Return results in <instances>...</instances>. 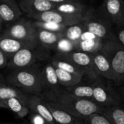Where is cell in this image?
Here are the masks:
<instances>
[{
	"label": "cell",
	"mask_w": 124,
	"mask_h": 124,
	"mask_svg": "<svg viewBox=\"0 0 124 124\" xmlns=\"http://www.w3.org/2000/svg\"><path fill=\"white\" fill-rule=\"evenodd\" d=\"M41 97L83 120L93 114L102 113L105 109L90 99L79 98L68 93L64 88L55 92L43 93Z\"/></svg>",
	"instance_id": "1"
},
{
	"label": "cell",
	"mask_w": 124,
	"mask_h": 124,
	"mask_svg": "<svg viewBox=\"0 0 124 124\" xmlns=\"http://www.w3.org/2000/svg\"><path fill=\"white\" fill-rule=\"evenodd\" d=\"M42 69L41 64H35L26 68L13 70L5 78L7 84L16 87L27 94L41 96L44 92Z\"/></svg>",
	"instance_id": "2"
},
{
	"label": "cell",
	"mask_w": 124,
	"mask_h": 124,
	"mask_svg": "<svg viewBox=\"0 0 124 124\" xmlns=\"http://www.w3.org/2000/svg\"><path fill=\"white\" fill-rule=\"evenodd\" d=\"M101 50L107 55L110 62L117 85L124 84V47L116 39L105 41Z\"/></svg>",
	"instance_id": "3"
},
{
	"label": "cell",
	"mask_w": 124,
	"mask_h": 124,
	"mask_svg": "<svg viewBox=\"0 0 124 124\" xmlns=\"http://www.w3.org/2000/svg\"><path fill=\"white\" fill-rule=\"evenodd\" d=\"M83 23L85 31L92 33L104 42L115 39L112 25L92 7L84 16Z\"/></svg>",
	"instance_id": "4"
},
{
	"label": "cell",
	"mask_w": 124,
	"mask_h": 124,
	"mask_svg": "<svg viewBox=\"0 0 124 124\" xmlns=\"http://www.w3.org/2000/svg\"><path fill=\"white\" fill-rule=\"evenodd\" d=\"M48 57V51L37 46L36 47H26L17 52L10 60L8 67L12 70L23 69L31 67L39 60Z\"/></svg>",
	"instance_id": "5"
},
{
	"label": "cell",
	"mask_w": 124,
	"mask_h": 124,
	"mask_svg": "<svg viewBox=\"0 0 124 124\" xmlns=\"http://www.w3.org/2000/svg\"><path fill=\"white\" fill-rule=\"evenodd\" d=\"M92 101L98 105L108 108L123 105L121 99L117 91L109 83L102 81L101 79L93 81Z\"/></svg>",
	"instance_id": "6"
},
{
	"label": "cell",
	"mask_w": 124,
	"mask_h": 124,
	"mask_svg": "<svg viewBox=\"0 0 124 124\" xmlns=\"http://www.w3.org/2000/svg\"><path fill=\"white\" fill-rule=\"evenodd\" d=\"M55 56L72 62L84 72L85 76L92 81H96L101 78L95 67L92 54L73 51L68 53H55Z\"/></svg>",
	"instance_id": "7"
},
{
	"label": "cell",
	"mask_w": 124,
	"mask_h": 124,
	"mask_svg": "<svg viewBox=\"0 0 124 124\" xmlns=\"http://www.w3.org/2000/svg\"><path fill=\"white\" fill-rule=\"evenodd\" d=\"M1 36L11 37L21 41L30 42L38 45L37 40V27L34 21L23 18L18 20L9 26Z\"/></svg>",
	"instance_id": "8"
},
{
	"label": "cell",
	"mask_w": 124,
	"mask_h": 124,
	"mask_svg": "<svg viewBox=\"0 0 124 124\" xmlns=\"http://www.w3.org/2000/svg\"><path fill=\"white\" fill-rule=\"evenodd\" d=\"M96 10L115 27L124 26V0H103Z\"/></svg>",
	"instance_id": "9"
},
{
	"label": "cell",
	"mask_w": 124,
	"mask_h": 124,
	"mask_svg": "<svg viewBox=\"0 0 124 124\" xmlns=\"http://www.w3.org/2000/svg\"><path fill=\"white\" fill-rule=\"evenodd\" d=\"M27 16L33 21L47 23H54L66 26L78 24L82 22L84 18V16H72L64 14L55 10L28 15Z\"/></svg>",
	"instance_id": "10"
},
{
	"label": "cell",
	"mask_w": 124,
	"mask_h": 124,
	"mask_svg": "<svg viewBox=\"0 0 124 124\" xmlns=\"http://www.w3.org/2000/svg\"><path fill=\"white\" fill-rule=\"evenodd\" d=\"M27 107L34 113L42 117L48 124H56L45 100L36 95H29Z\"/></svg>",
	"instance_id": "11"
},
{
	"label": "cell",
	"mask_w": 124,
	"mask_h": 124,
	"mask_svg": "<svg viewBox=\"0 0 124 124\" xmlns=\"http://www.w3.org/2000/svg\"><path fill=\"white\" fill-rule=\"evenodd\" d=\"M42 79L44 87V92H55L61 89L62 87L58 81L55 68L50 63V61L42 66Z\"/></svg>",
	"instance_id": "12"
},
{
	"label": "cell",
	"mask_w": 124,
	"mask_h": 124,
	"mask_svg": "<svg viewBox=\"0 0 124 124\" xmlns=\"http://www.w3.org/2000/svg\"><path fill=\"white\" fill-rule=\"evenodd\" d=\"M56 5L47 0H20L18 2L21 11L27 16L55 10Z\"/></svg>",
	"instance_id": "13"
},
{
	"label": "cell",
	"mask_w": 124,
	"mask_h": 124,
	"mask_svg": "<svg viewBox=\"0 0 124 124\" xmlns=\"http://www.w3.org/2000/svg\"><path fill=\"white\" fill-rule=\"evenodd\" d=\"M38 45L21 41L11 37L0 35V50H1L10 60L17 52L26 47H36Z\"/></svg>",
	"instance_id": "14"
},
{
	"label": "cell",
	"mask_w": 124,
	"mask_h": 124,
	"mask_svg": "<svg viewBox=\"0 0 124 124\" xmlns=\"http://www.w3.org/2000/svg\"><path fill=\"white\" fill-rule=\"evenodd\" d=\"M22 11L15 0H0V17L4 23H14L21 16Z\"/></svg>",
	"instance_id": "15"
},
{
	"label": "cell",
	"mask_w": 124,
	"mask_h": 124,
	"mask_svg": "<svg viewBox=\"0 0 124 124\" xmlns=\"http://www.w3.org/2000/svg\"><path fill=\"white\" fill-rule=\"evenodd\" d=\"M64 37L63 32H53L37 28V40L38 46L49 51L54 50L58 42Z\"/></svg>",
	"instance_id": "16"
},
{
	"label": "cell",
	"mask_w": 124,
	"mask_h": 124,
	"mask_svg": "<svg viewBox=\"0 0 124 124\" xmlns=\"http://www.w3.org/2000/svg\"><path fill=\"white\" fill-rule=\"evenodd\" d=\"M95 67L101 78L115 83V77L110 62L107 55L101 50L96 53L92 54Z\"/></svg>",
	"instance_id": "17"
},
{
	"label": "cell",
	"mask_w": 124,
	"mask_h": 124,
	"mask_svg": "<svg viewBox=\"0 0 124 124\" xmlns=\"http://www.w3.org/2000/svg\"><path fill=\"white\" fill-rule=\"evenodd\" d=\"M91 8L83 1H70L57 4L55 10L67 15L85 16Z\"/></svg>",
	"instance_id": "18"
},
{
	"label": "cell",
	"mask_w": 124,
	"mask_h": 124,
	"mask_svg": "<svg viewBox=\"0 0 124 124\" xmlns=\"http://www.w3.org/2000/svg\"><path fill=\"white\" fill-rule=\"evenodd\" d=\"M45 101L56 124H85L83 119L71 115L70 113L56 107L47 100H45Z\"/></svg>",
	"instance_id": "19"
},
{
	"label": "cell",
	"mask_w": 124,
	"mask_h": 124,
	"mask_svg": "<svg viewBox=\"0 0 124 124\" xmlns=\"http://www.w3.org/2000/svg\"><path fill=\"white\" fill-rule=\"evenodd\" d=\"M29 94L26 93L21 89L9 85H0V101L5 104V101L10 99H18L27 105V100Z\"/></svg>",
	"instance_id": "20"
},
{
	"label": "cell",
	"mask_w": 124,
	"mask_h": 124,
	"mask_svg": "<svg viewBox=\"0 0 124 124\" xmlns=\"http://www.w3.org/2000/svg\"><path fill=\"white\" fill-rule=\"evenodd\" d=\"M104 41L95 37L91 39L80 40L77 42V50L90 54H94L100 51L104 45Z\"/></svg>",
	"instance_id": "21"
},
{
	"label": "cell",
	"mask_w": 124,
	"mask_h": 124,
	"mask_svg": "<svg viewBox=\"0 0 124 124\" xmlns=\"http://www.w3.org/2000/svg\"><path fill=\"white\" fill-rule=\"evenodd\" d=\"M55 68L59 83L63 88H68L80 84L84 78L83 76L77 75L56 67Z\"/></svg>",
	"instance_id": "22"
},
{
	"label": "cell",
	"mask_w": 124,
	"mask_h": 124,
	"mask_svg": "<svg viewBox=\"0 0 124 124\" xmlns=\"http://www.w3.org/2000/svg\"><path fill=\"white\" fill-rule=\"evenodd\" d=\"M64 89L70 93L82 99H87L92 101L93 96V83H80L74 86L64 88Z\"/></svg>",
	"instance_id": "23"
},
{
	"label": "cell",
	"mask_w": 124,
	"mask_h": 124,
	"mask_svg": "<svg viewBox=\"0 0 124 124\" xmlns=\"http://www.w3.org/2000/svg\"><path fill=\"white\" fill-rule=\"evenodd\" d=\"M50 63L56 68L61 69L62 70H64L66 72L77 75H80L83 77H85V73L77 65L73 64L72 62H70L69 61L61 59L59 58L55 57L53 55V57L50 59Z\"/></svg>",
	"instance_id": "24"
},
{
	"label": "cell",
	"mask_w": 124,
	"mask_h": 124,
	"mask_svg": "<svg viewBox=\"0 0 124 124\" xmlns=\"http://www.w3.org/2000/svg\"><path fill=\"white\" fill-rule=\"evenodd\" d=\"M5 104L7 109L11 110L13 113H15L18 117L21 118L25 117L30 110L25 103L16 98L10 99L5 101Z\"/></svg>",
	"instance_id": "25"
},
{
	"label": "cell",
	"mask_w": 124,
	"mask_h": 124,
	"mask_svg": "<svg viewBox=\"0 0 124 124\" xmlns=\"http://www.w3.org/2000/svg\"><path fill=\"white\" fill-rule=\"evenodd\" d=\"M85 31V29L82 21L78 24L67 26L65 30L63 31V34H64V37L72 42H78L80 39V37Z\"/></svg>",
	"instance_id": "26"
},
{
	"label": "cell",
	"mask_w": 124,
	"mask_h": 124,
	"mask_svg": "<svg viewBox=\"0 0 124 124\" xmlns=\"http://www.w3.org/2000/svg\"><path fill=\"white\" fill-rule=\"evenodd\" d=\"M115 124H124V106H115L106 108L102 112Z\"/></svg>",
	"instance_id": "27"
},
{
	"label": "cell",
	"mask_w": 124,
	"mask_h": 124,
	"mask_svg": "<svg viewBox=\"0 0 124 124\" xmlns=\"http://www.w3.org/2000/svg\"><path fill=\"white\" fill-rule=\"evenodd\" d=\"M77 50V42H72L65 37L61 38L55 48L56 53H68Z\"/></svg>",
	"instance_id": "28"
},
{
	"label": "cell",
	"mask_w": 124,
	"mask_h": 124,
	"mask_svg": "<svg viewBox=\"0 0 124 124\" xmlns=\"http://www.w3.org/2000/svg\"><path fill=\"white\" fill-rule=\"evenodd\" d=\"M85 124H115L103 113L93 114L83 119Z\"/></svg>",
	"instance_id": "29"
},
{
	"label": "cell",
	"mask_w": 124,
	"mask_h": 124,
	"mask_svg": "<svg viewBox=\"0 0 124 124\" xmlns=\"http://www.w3.org/2000/svg\"><path fill=\"white\" fill-rule=\"evenodd\" d=\"M34 25L38 29H42L46 31H53V32H63L67 28L66 26L61 24H57L54 23H47V22H40L34 21Z\"/></svg>",
	"instance_id": "30"
},
{
	"label": "cell",
	"mask_w": 124,
	"mask_h": 124,
	"mask_svg": "<svg viewBox=\"0 0 124 124\" xmlns=\"http://www.w3.org/2000/svg\"><path fill=\"white\" fill-rule=\"evenodd\" d=\"M116 40L124 47V26H116L114 29Z\"/></svg>",
	"instance_id": "31"
},
{
	"label": "cell",
	"mask_w": 124,
	"mask_h": 124,
	"mask_svg": "<svg viewBox=\"0 0 124 124\" xmlns=\"http://www.w3.org/2000/svg\"><path fill=\"white\" fill-rule=\"evenodd\" d=\"M9 59L8 56L0 50V69H4L8 67Z\"/></svg>",
	"instance_id": "32"
},
{
	"label": "cell",
	"mask_w": 124,
	"mask_h": 124,
	"mask_svg": "<svg viewBox=\"0 0 124 124\" xmlns=\"http://www.w3.org/2000/svg\"><path fill=\"white\" fill-rule=\"evenodd\" d=\"M117 91L121 99L122 103H123V106H124V84L121 85L119 86V88L117 89Z\"/></svg>",
	"instance_id": "33"
},
{
	"label": "cell",
	"mask_w": 124,
	"mask_h": 124,
	"mask_svg": "<svg viewBox=\"0 0 124 124\" xmlns=\"http://www.w3.org/2000/svg\"><path fill=\"white\" fill-rule=\"evenodd\" d=\"M50 2L55 3V4H60V3H63L66 2H70V1H83V0H47Z\"/></svg>",
	"instance_id": "34"
},
{
	"label": "cell",
	"mask_w": 124,
	"mask_h": 124,
	"mask_svg": "<svg viewBox=\"0 0 124 124\" xmlns=\"http://www.w3.org/2000/svg\"><path fill=\"white\" fill-rule=\"evenodd\" d=\"M7 85L6 79L4 77V75L0 72V85Z\"/></svg>",
	"instance_id": "35"
},
{
	"label": "cell",
	"mask_w": 124,
	"mask_h": 124,
	"mask_svg": "<svg viewBox=\"0 0 124 124\" xmlns=\"http://www.w3.org/2000/svg\"><path fill=\"white\" fill-rule=\"evenodd\" d=\"M0 108H6L7 109L6 104L3 101H0Z\"/></svg>",
	"instance_id": "36"
},
{
	"label": "cell",
	"mask_w": 124,
	"mask_h": 124,
	"mask_svg": "<svg viewBox=\"0 0 124 124\" xmlns=\"http://www.w3.org/2000/svg\"><path fill=\"white\" fill-rule=\"evenodd\" d=\"M3 25V21L1 18V17H0V26H2Z\"/></svg>",
	"instance_id": "37"
},
{
	"label": "cell",
	"mask_w": 124,
	"mask_h": 124,
	"mask_svg": "<svg viewBox=\"0 0 124 124\" xmlns=\"http://www.w3.org/2000/svg\"><path fill=\"white\" fill-rule=\"evenodd\" d=\"M2 30V26H0V31Z\"/></svg>",
	"instance_id": "38"
},
{
	"label": "cell",
	"mask_w": 124,
	"mask_h": 124,
	"mask_svg": "<svg viewBox=\"0 0 124 124\" xmlns=\"http://www.w3.org/2000/svg\"><path fill=\"white\" fill-rule=\"evenodd\" d=\"M4 124H18V123H4Z\"/></svg>",
	"instance_id": "39"
}]
</instances>
